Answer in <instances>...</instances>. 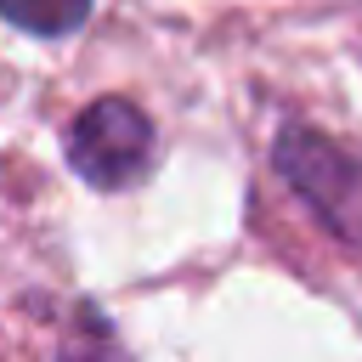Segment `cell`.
<instances>
[{"instance_id":"obj_2","label":"cell","mask_w":362,"mask_h":362,"mask_svg":"<svg viewBox=\"0 0 362 362\" xmlns=\"http://www.w3.org/2000/svg\"><path fill=\"white\" fill-rule=\"evenodd\" d=\"M277 153H283V175H288L334 226H345V232L362 238V221H356V209H362V175L345 164V153H334L328 141H317V136H305V130H288V136L277 141Z\"/></svg>"},{"instance_id":"obj_3","label":"cell","mask_w":362,"mask_h":362,"mask_svg":"<svg viewBox=\"0 0 362 362\" xmlns=\"http://www.w3.org/2000/svg\"><path fill=\"white\" fill-rule=\"evenodd\" d=\"M90 0H0V17L28 28V34H68L79 28Z\"/></svg>"},{"instance_id":"obj_1","label":"cell","mask_w":362,"mask_h":362,"mask_svg":"<svg viewBox=\"0 0 362 362\" xmlns=\"http://www.w3.org/2000/svg\"><path fill=\"white\" fill-rule=\"evenodd\" d=\"M68 158L90 187H130L153 164V124L141 119L136 102H90L68 136Z\"/></svg>"}]
</instances>
